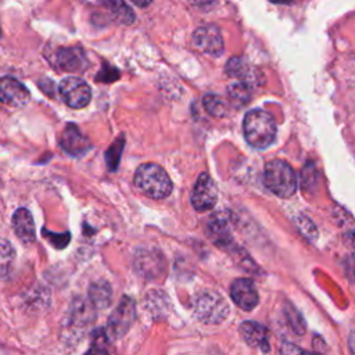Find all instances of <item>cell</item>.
<instances>
[{
  "label": "cell",
  "instance_id": "1",
  "mask_svg": "<svg viewBox=\"0 0 355 355\" xmlns=\"http://www.w3.org/2000/svg\"><path fill=\"white\" fill-rule=\"evenodd\" d=\"M243 132L247 143L254 148H266L276 139V122L263 110H251L243 119Z\"/></svg>",
  "mask_w": 355,
  "mask_h": 355
},
{
  "label": "cell",
  "instance_id": "2",
  "mask_svg": "<svg viewBox=\"0 0 355 355\" xmlns=\"http://www.w3.org/2000/svg\"><path fill=\"white\" fill-rule=\"evenodd\" d=\"M135 184L150 198L161 200L171 194L172 180L168 173L157 164L147 162L140 165L135 173Z\"/></svg>",
  "mask_w": 355,
  "mask_h": 355
},
{
  "label": "cell",
  "instance_id": "3",
  "mask_svg": "<svg viewBox=\"0 0 355 355\" xmlns=\"http://www.w3.org/2000/svg\"><path fill=\"white\" fill-rule=\"evenodd\" d=\"M265 186L277 197H291L297 190V176L291 165L283 159H272L263 169Z\"/></svg>",
  "mask_w": 355,
  "mask_h": 355
},
{
  "label": "cell",
  "instance_id": "4",
  "mask_svg": "<svg viewBox=\"0 0 355 355\" xmlns=\"http://www.w3.org/2000/svg\"><path fill=\"white\" fill-rule=\"evenodd\" d=\"M196 316L204 323H220L229 313V305L218 293L202 291L193 301Z\"/></svg>",
  "mask_w": 355,
  "mask_h": 355
},
{
  "label": "cell",
  "instance_id": "5",
  "mask_svg": "<svg viewBox=\"0 0 355 355\" xmlns=\"http://www.w3.org/2000/svg\"><path fill=\"white\" fill-rule=\"evenodd\" d=\"M58 92L64 103L75 110L86 107L92 98V90L89 85L78 76L64 78L58 86Z\"/></svg>",
  "mask_w": 355,
  "mask_h": 355
},
{
  "label": "cell",
  "instance_id": "6",
  "mask_svg": "<svg viewBox=\"0 0 355 355\" xmlns=\"http://www.w3.org/2000/svg\"><path fill=\"white\" fill-rule=\"evenodd\" d=\"M135 316H136V309H135L133 300L129 297H123L108 319V324H107L108 336L112 338L123 336L132 326Z\"/></svg>",
  "mask_w": 355,
  "mask_h": 355
},
{
  "label": "cell",
  "instance_id": "7",
  "mask_svg": "<svg viewBox=\"0 0 355 355\" xmlns=\"http://www.w3.org/2000/svg\"><path fill=\"white\" fill-rule=\"evenodd\" d=\"M216 187L214 180L209 178L207 172L201 173L197 178V182L194 184L193 193H191V205L196 211H209L216 204Z\"/></svg>",
  "mask_w": 355,
  "mask_h": 355
},
{
  "label": "cell",
  "instance_id": "8",
  "mask_svg": "<svg viewBox=\"0 0 355 355\" xmlns=\"http://www.w3.org/2000/svg\"><path fill=\"white\" fill-rule=\"evenodd\" d=\"M193 43L201 51L218 57L223 53V39L220 31L215 25H204L196 29L193 35Z\"/></svg>",
  "mask_w": 355,
  "mask_h": 355
},
{
  "label": "cell",
  "instance_id": "9",
  "mask_svg": "<svg viewBox=\"0 0 355 355\" xmlns=\"http://www.w3.org/2000/svg\"><path fill=\"white\" fill-rule=\"evenodd\" d=\"M230 295L234 304L244 311L254 309L258 305V300H259L254 282L245 277L236 279L232 283Z\"/></svg>",
  "mask_w": 355,
  "mask_h": 355
},
{
  "label": "cell",
  "instance_id": "10",
  "mask_svg": "<svg viewBox=\"0 0 355 355\" xmlns=\"http://www.w3.org/2000/svg\"><path fill=\"white\" fill-rule=\"evenodd\" d=\"M0 101L10 107H24L29 101L28 89L15 78H0Z\"/></svg>",
  "mask_w": 355,
  "mask_h": 355
},
{
  "label": "cell",
  "instance_id": "11",
  "mask_svg": "<svg viewBox=\"0 0 355 355\" xmlns=\"http://www.w3.org/2000/svg\"><path fill=\"white\" fill-rule=\"evenodd\" d=\"M54 64L62 71L83 72L89 61L80 47H61L54 54Z\"/></svg>",
  "mask_w": 355,
  "mask_h": 355
},
{
  "label": "cell",
  "instance_id": "12",
  "mask_svg": "<svg viewBox=\"0 0 355 355\" xmlns=\"http://www.w3.org/2000/svg\"><path fill=\"white\" fill-rule=\"evenodd\" d=\"M61 147L71 155L79 157L89 151L90 140L73 123H68L60 137Z\"/></svg>",
  "mask_w": 355,
  "mask_h": 355
},
{
  "label": "cell",
  "instance_id": "13",
  "mask_svg": "<svg viewBox=\"0 0 355 355\" xmlns=\"http://www.w3.org/2000/svg\"><path fill=\"white\" fill-rule=\"evenodd\" d=\"M208 237L216 245H227L232 243V230L227 218L223 214L212 215L207 222Z\"/></svg>",
  "mask_w": 355,
  "mask_h": 355
},
{
  "label": "cell",
  "instance_id": "14",
  "mask_svg": "<svg viewBox=\"0 0 355 355\" xmlns=\"http://www.w3.org/2000/svg\"><path fill=\"white\" fill-rule=\"evenodd\" d=\"M12 229L21 241L25 244L33 243L36 239L35 223L31 212L26 208H19L12 215Z\"/></svg>",
  "mask_w": 355,
  "mask_h": 355
},
{
  "label": "cell",
  "instance_id": "15",
  "mask_svg": "<svg viewBox=\"0 0 355 355\" xmlns=\"http://www.w3.org/2000/svg\"><path fill=\"white\" fill-rule=\"evenodd\" d=\"M240 334L250 347H259L268 351V330L265 326L257 322H243L240 324Z\"/></svg>",
  "mask_w": 355,
  "mask_h": 355
},
{
  "label": "cell",
  "instance_id": "16",
  "mask_svg": "<svg viewBox=\"0 0 355 355\" xmlns=\"http://www.w3.org/2000/svg\"><path fill=\"white\" fill-rule=\"evenodd\" d=\"M112 291L107 282L98 280L89 288V302L96 308H107L111 302Z\"/></svg>",
  "mask_w": 355,
  "mask_h": 355
},
{
  "label": "cell",
  "instance_id": "17",
  "mask_svg": "<svg viewBox=\"0 0 355 355\" xmlns=\"http://www.w3.org/2000/svg\"><path fill=\"white\" fill-rule=\"evenodd\" d=\"M103 4L110 10L114 19L118 21L119 24L130 25L135 21V14L128 4L122 1H104Z\"/></svg>",
  "mask_w": 355,
  "mask_h": 355
},
{
  "label": "cell",
  "instance_id": "18",
  "mask_svg": "<svg viewBox=\"0 0 355 355\" xmlns=\"http://www.w3.org/2000/svg\"><path fill=\"white\" fill-rule=\"evenodd\" d=\"M229 97L233 103H236L237 105H244L247 103H250L252 92L248 83L245 82H234L229 86L227 89Z\"/></svg>",
  "mask_w": 355,
  "mask_h": 355
},
{
  "label": "cell",
  "instance_id": "19",
  "mask_svg": "<svg viewBox=\"0 0 355 355\" xmlns=\"http://www.w3.org/2000/svg\"><path fill=\"white\" fill-rule=\"evenodd\" d=\"M202 105H204L205 111L212 116L220 118V116L227 115V105H226L225 100L220 96H216V94L204 96Z\"/></svg>",
  "mask_w": 355,
  "mask_h": 355
},
{
  "label": "cell",
  "instance_id": "20",
  "mask_svg": "<svg viewBox=\"0 0 355 355\" xmlns=\"http://www.w3.org/2000/svg\"><path fill=\"white\" fill-rule=\"evenodd\" d=\"M15 259V251L10 241L0 239V277H4L11 270Z\"/></svg>",
  "mask_w": 355,
  "mask_h": 355
},
{
  "label": "cell",
  "instance_id": "21",
  "mask_svg": "<svg viewBox=\"0 0 355 355\" xmlns=\"http://www.w3.org/2000/svg\"><path fill=\"white\" fill-rule=\"evenodd\" d=\"M226 72L227 75L233 76V78H239L243 79L241 82L248 83V76H250V65L247 64V61L241 57H233L227 61L226 64Z\"/></svg>",
  "mask_w": 355,
  "mask_h": 355
},
{
  "label": "cell",
  "instance_id": "22",
  "mask_svg": "<svg viewBox=\"0 0 355 355\" xmlns=\"http://www.w3.org/2000/svg\"><path fill=\"white\" fill-rule=\"evenodd\" d=\"M123 150V136L118 137L112 144L111 147L108 148L107 154H105V159H107V164L110 166V169H115L118 166V162H119V157H121V153Z\"/></svg>",
  "mask_w": 355,
  "mask_h": 355
},
{
  "label": "cell",
  "instance_id": "23",
  "mask_svg": "<svg viewBox=\"0 0 355 355\" xmlns=\"http://www.w3.org/2000/svg\"><path fill=\"white\" fill-rule=\"evenodd\" d=\"M316 182V171L312 164H306L301 172V184L304 189H308L311 184L313 187V183Z\"/></svg>",
  "mask_w": 355,
  "mask_h": 355
},
{
  "label": "cell",
  "instance_id": "24",
  "mask_svg": "<svg viewBox=\"0 0 355 355\" xmlns=\"http://www.w3.org/2000/svg\"><path fill=\"white\" fill-rule=\"evenodd\" d=\"M297 225H298V229L301 230L302 234H305L308 239H315L316 237V227L313 226L312 220L306 219L305 216H298L297 219Z\"/></svg>",
  "mask_w": 355,
  "mask_h": 355
},
{
  "label": "cell",
  "instance_id": "25",
  "mask_svg": "<svg viewBox=\"0 0 355 355\" xmlns=\"http://www.w3.org/2000/svg\"><path fill=\"white\" fill-rule=\"evenodd\" d=\"M280 354L282 355H320V354H316V352L305 351V349L300 348L298 345H295L293 343H284L280 348Z\"/></svg>",
  "mask_w": 355,
  "mask_h": 355
},
{
  "label": "cell",
  "instance_id": "26",
  "mask_svg": "<svg viewBox=\"0 0 355 355\" xmlns=\"http://www.w3.org/2000/svg\"><path fill=\"white\" fill-rule=\"evenodd\" d=\"M46 236H49V239L51 240L53 244L55 243V240H60L61 247H65L67 243H68V240H69V234H68V233H67V234H61V236H54V234H47V233H46Z\"/></svg>",
  "mask_w": 355,
  "mask_h": 355
},
{
  "label": "cell",
  "instance_id": "27",
  "mask_svg": "<svg viewBox=\"0 0 355 355\" xmlns=\"http://www.w3.org/2000/svg\"><path fill=\"white\" fill-rule=\"evenodd\" d=\"M85 355H108V352L100 345H92Z\"/></svg>",
  "mask_w": 355,
  "mask_h": 355
}]
</instances>
